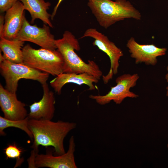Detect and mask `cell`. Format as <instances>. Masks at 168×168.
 <instances>
[{"instance_id": "6da1fadb", "label": "cell", "mask_w": 168, "mask_h": 168, "mask_svg": "<svg viewBox=\"0 0 168 168\" xmlns=\"http://www.w3.org/2000/svg\"><path fill=\"white\" fill-rule=\"evenodd\" d=\"M77 125L73 122L29 119L28 126L34 139L31 148L39 151L40 145L51 146L54 148V155L64 154V139L71 131L76 128Z\"/></svg>"}, {"instance_id": "7a4b0ae2", "label": "cell", "mask_w": 168, "mask_h": 168, "mask_svg": "<svg viewBox=\"0 0 168 168\" xmlns=\"http://www.w3.org/2000/svg\"><path fill=\"white\" fill-rule=\"evenodd\" d=\"M88 0V6L99 24L105 29L125 19H141L140 12L128 1Z\"/></svg>"}, {"instance_id": "3957f363", "label": "cell", "mask_w": 168, "mask_h": 168, "mask_svg": "<svg viewBox=\"0 0 168 168\" xmlns=\"http://www.w3.org/2000/svg\"><path fill=\"white\" fill-rule=\"evenodd\" d=\"M57 49L61 54L64 61L63 72L77 74L87 73L99 80L102 72L98 65L93 60L85 62L75 53L80 49L79 42L70 32L65 31L62 38L56 40Z\"/></svg>"}, {"instance_id": "277c9868", "label": "cell", "mask_w": 168, "mask_h": 168, "mask_svg": "<svg viewBox=\"0 0 168 168\" xmlns=\"http://www.w3.org/2000/svg\"><path fill=\"white\" fill-rule=\"evenodd\" d=\"M23 63L40 71L54 76L63 72L64 61L57 49L33 48L27 44L22 48Z\"/></svg>"}, {"instance_id": "5b68a950", "label": "cell", "mask_w": 168, "mask_h": 168, "mask_svg": "<svg viewBox=\"0 0 168 168\" xmlns=\"http://www.w3.org/2000/svg\"><path fill=\"white\" fill-rule=\"evenodd\" d=\"M0 70L5 80V88L14 93H16L20 79L36 81L42 85L46 82L49 75L23 63H13L5 59L0 63Z\"/></svg>"}, {"instance_id": "8992f818", "label": "cell", "mask_w": 168, "mask_h": 168, "mask_svg": "<svg viewBox=\"0 0 168 168\" xmlns=\"http://www.w3.org/2000/svg\"><path fill=\"white\" fill-rule=\"evenodd\" d=\"M139 78L137 73L123 74L116 78V85L111 87L107 94L103 96L91 95L89 97L101 105L108 104L111 101L119 105L126 98H137L138 95L130 91V89L136 85Z\"/></svg>"}, {"instance_id": "52a82bcc", "label": "cell", "mask_w": 168, "mask_h": 168, "mask_svg": "<svg viewBox=\"0 0 168 168\" xmlns=\"http://www.w3.org/2000/svg\"><path fill=\"white\" fill-rule=\"evenodd\" d=\"M85 37H90L94 39L93 45L97 47L109 58L110 63V70L106 75L102 76L103 82L106 84L112 78L113 75L118 73L119 60L124 55L123 52L114 43L110 41L106 36L95 28L87 29L81 38Z\"/></svg>"}, {"instance_id": "ba28073f", "label": "cell", "mask_w": 168, "mask_h": 168, "mask_svg": "<svg viewBox=\"0 0 168 168\" xmlns=\"http://www.w3.org/2000/svg\"><path fill=\"white\" fill-rule=\"evenodd\" d=\"M15 40L33 43L42 48L54 50L57 49L54 36L50 30L49 26L44 24L42 27L31 25L25 17L21 29Z\"/></svg>"}, {"instance_id": "9c48e42d", "label": "cell", "mask_w": 168, "mask_h": 168, "mask_svg": "<svg viewBox=\"0 0 168 168\" xmlns=\"http://www.w3.org/2000/svg\"><path fill=\"white\" fill-rule=\"evenodd\" d=\"M75 147L74 138L72 136L69 140L68 150L64 154L53 155L52 152L49 150L45 154L38 153L35 159L36 168H77L74 156Z\"/></svg>"}, {"instance_id": "30bf717a", "label": "cell", "mask_w": 168, "mask_h": 168, "mask_svg": "<svg viewBox=\"0 0 168 168\" xmlns=\"http://www.w3.org/2000/svg\"><path fill=\"white\" fill-rule=\"evenodd\" d=\"M126 47L130 57L135 59V64L143 63L147 65H156L158 61L157 58L165 55L167 51L166 48H159L153 44H140L133 37L127 41Z\"/></svg>"}, {"instance_id": "8fae6325", "label": "cell", "mask_w": 168, "mask_h": 168, "mask_svg": "<svg viewBox=\"0 0 168 168\" xmlns=\"http://www.w3.org/2000/svg\"><path fill=\"white\" fill-rule=\"evenodd\" d=\"M26 105L18 100L16 93L9 91L0 84V107L4 118L14 120L26 118L28 115Z\"/></svg>"}, {"instance_id": "7c38bea8", "label": "cell", "mask_w": 168, "mask_h": 168, "mask_svg": "<svg viewBox=\"0 0 168 168\" xmlns=\"http://www.w3.org/2000/svg\"><path fill=\"white\" fill-rule=\"evenodd\" d=\"M43 95L41 99L30 105L29 119L37 120H52L55 110L54 93L51 91L47 82L42 85Z\"/></svg>"}, {"instance_id": "4fadbf2b", "label": "cell", "mask_w": 168, "mask_h": 168, "mask_svg": "<svg viewBox=\"0 0 168 168\" xmlns=\"http://www.w3.org/2000/svg\"><path fill=\"white\" fill-rule=\"evenodd\" d=\"M24 10L22 3L18 1L6 12L3 31L0 38L10 40L16 39L25 17Z\"/></svg>"}, {"instance_id": "5bb4252c", "label": "cell", "mask_w": 168, "mask_h": 168, "mask_svg": "<svg viewBox=\"0 0 168 168\" xmlns=\"http://www.w3.org/2000/svg\"><path fill=\"white\" fill-rule=\"evenodd\" d=\"M99 80L94 76L87 73L77 74L74 73L63 72L50 82V85L58 95H60L63 86L68 83H73L78 85H85L89 87V90L96 89L94 83Z\"/></svg>"}, {"instance_id": "9a60e30c", "label": "cell", "mask_w": 168, "mask_h": 168, "mask_svg": "<svg viewBox=\"0 0 168 168\" xmlns=\"http://www.w3.org/2000/svg\"><path fill=\"white\" fill-rule=\"evenodd\" d=\"M22 3L25 10H27L30 15L31 23L33 24L36 19L41 20L44 24L53 28V25L50 20L51 15L47 10L51 6L49 2L44 0H20Z\"/></svg>"}, {"instance_id": "2e32d148", "label": "cell", "mask_w": 168, "mask_h": 168, "mask_svg": "<svg viewBox=\"0 0 168 168\" xmlns=\"http://www.w3.org/2000/svg\"><path fill=\"white\" fill-rule=\"evenodd\" d=\"M25 42L15 40H10L0 38V50L5 60L15 63H23L22 48Z\"/></svg>"}, {"instance_id": "e0dca14e", "label": "cell", "mask_w": 168, "mask_h": 168, "mask_svg": "<svg viewBox=\"0 0 168 168\" xmlns=\"http://www.w3.org/2000/svg\"><path fill=\"white\" fill-rule=\"evenodd\" d=\"M29 118L20 120H11L7 119L4 117L0 116V135L5 136L6 135L4 131L5 128L9 127H15L25 132L32 140L33 136L28 126Z\"/></svg>"}, {"instance_id": "ac0fdd59", "label": "cell", "mask_w": 168, "mask_h": 168, "mask_svg": "<svg viewBox=\"0 0 168 168\" xmlns=\"http://www.w3.org/2000/svg\"><path fill=\"white\" fill-rule=\"evenodd\" d=\"M7 159L8 158L16 159V166H19L23 162L21 159L20 156L23 150L18 147L15 143L8 145V146L4 149Z\"/></svg>"}, {"instance_id": "d6986e66", "label": "cell", "mask_w": 168, "mask_h": 168, "mask_svg": "<svg viewBox=\"0 0 168 168\" xmlns=\"http://www.w3.org/2000/svg\"><path fill=\"white\" fill-rule=\"evenodd\" d=\"M18 1V0H0V12H6Z\"/></svg>"}, {"instance_id": "ffe728a7", "label": "cell", "mask_w": 168, "mask_h": 168, "mask_svg": "<svg viewBox=\"0 0 168 168\" xmlns=\"http://www.w3.org/2000/svg\"><path fill=\"white\" fill-rule=\"evenodd\" d=\"M4 24V16L1 15L0 16V37L2 34Z\"/></svg>"}, {"instance_id": "44dd1931", "label": "cell", "mask_w": 168, "mask_h": 168, "mask_svg": "<svg viewBox=\"0 0 168 168\" xmlns=\"http://www.w3.org/2000/svg\"><path fill=\"white\" fill-rule=\"evenodd\" d=\"M58 3L57 4V5L55 7L54 11L52 13V14L51 15V19H53L54 16H55V15L56 14V11L57 10V9H58V7L60 3L63 0H58Z\"/></svg>"}, {"instance_id": "7402d4cb", "label": "cell", "mask_w": 168, "mask_h": 168, "mask_svg": "<svg viewBox=\"0 0 168 168\" xmlns=\"http://www.w3.org/2000/svg\"><path fill=\"white\" fill-rule=\"evenodd\" d=\"M166 69L167 71V72L165 75V78L166 81V82L168 83V65L166 67ZM166 95L167 96H168V86L166 87Z\"/></svg>"}, {"instance_id": "603a6c76", "label": "cell", "mask_w": 168, "mask_h": 168, "mask_svg": "<svg viewBox=\"0 0 168 168\" xmlns=\"http://www.w3.org/2000/svg\"><path fill=\"white\" fill-rule=\"evenodd\" d=\"M167 149L168 150V143L167 144Z\"/></svg>"}]
</instances>
